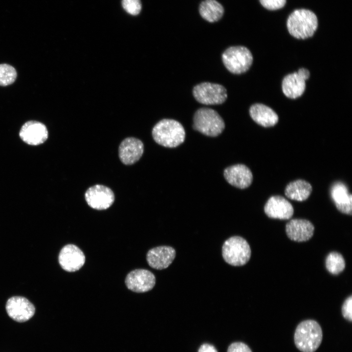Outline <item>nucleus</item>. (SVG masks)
I'll return each mask as SVG.
<instances>
[{"label":"nucleus","mask_w":352,"mask_h":352,"mask_svg":"<svg viewBox=\"0 0 352 352\" xmlns=\"http://www.w3.org/2000/svg\"><path fill=\"white\" fill-rule=\"evenodd\" d=\"M152 135L157 144L165 147L175 148L184 142L185 132L179 122L163 119L154 127Z\"/></svg>","instance_id":"nucleus-1"},{"label":"nucleus","mask_w":352,"mask_h":352,"mask_svg":"<svg viewBox=\"0 0 352 352\" xmlns=\"http://www.w3.org/2000/svg\"><path fill=\"white\" fill-rule=\"evenodd\" d=\"M286 25L291 35L298 39H305L313 36L318 26V20L313 12L297 9L288 17Z\"/></svg>","instance_id":"nucleus-2"},{"label":"nucleus","mask_w":352,"mask_h":352,"mask_svg":"<svg viewBox=\"0 0 352 352\" xmlns=\"http://www.w3.org/2000/svg\"><path fill=\"white\" fill-rule=\"evenodd\" d=\"M323 337L319 324L313 320L301 322L294 333L296 347L302 352H314L319 347Z\"/></svg>","instance_id":"nucleus-3"},{"label":"nucleus","mask_w":352,"mask_h":352,"mask_svg":"<svg viewBox=\"0 0 352 352\" xmlns=\"http://www.w3.org/2000/svg\"><path fill=\"white\" fill-rule=\"evenodd\" d=\"M225 124L220 114L215 110L202 108L195 112L193 118V128L200 133L211 137H216L224 130Z\"/></svg>","instance_id":"nucleus-4"},{"label":"nucleus","mask_w":352,"mask_h":352,"mask_svg":"<svg viewBox=\"0 0 352 352\" xmlns=\"http://www.w3.org/2000/svg\"><path fill=\"white\" fill-rule=\"evenodd\" d=\"M251 249L247 242L240 236L226 240L222 247V255L227 264L235 266L245 264L251 257Z\"/></svg>","instance_id":"nucleus-5"},{"label":"nucleus","mask_w":352,"mask_h":352,"mask_svg":"<svg viewBox=\"0 0 352 352\" xmlns=\"http://www.w3.org/2000/svg\"><path fill=\"white\" fill-rule=\"evenodd\" d=\"M222 60L225 67L230 72L240 74L249 69L253 63V56L246 47L231 46L222 53Z\"/></svg>","instance_id":"nucleus-6"},{"label":"nucleus","mask_w":352,"mask_h":352,"mask_svg":"<svg viewBox=\"0 0 352 352\" xmlns=\"http://www.w3.org/2000/svg\"><path fill=\"white\" fill-rule=\"evenodd\" d=\"M193 96L199 103L207 105H219L227 99L226 88L221 85L210 82H203L194 87Z\"/></svg>","instance_id":"nucleus-7"},{"label":"nucleus","mask_w":352,"mask_h":352,"mask_svg":"<svg viewBox=\"0 0 352 352\" xmlns=\"http://www.w3.org/2000/svg\"><path fill=\"white\" fill-rule=\"evenodd\" d=\"M5 308L8 316L18 322H24L31 318L35 308L27 299L22 296H13L6 302Z\"/></svg>","instance_id":"nucleus-8"},{"label":"nucleus","mask_w":352,"mask_h":352,"mask_svg":"<svg viewBox=\"0 0 352 352\" xmlns=\"http://www.w3.org/2000/svg\"><path fill=\"white\" fill-rule=\"evenodd\" d=\"M309 71L305 68L286 76L282 88L284 94L288 98L296 99L300 97L306 88V80L309 77Z\"/></svg>","instance_id":"nucleus-9"},{"label":"nucleus","mask_w":352,"mask_h":352,"mask_svg":"<svg viewBox=\"0 0 352 352\" xmlns=\"http://www.w3.org/2000/svg\"><path fill=\"white\" fill-rule=\"evenodd\" d=\"M85 196L88 204L92 208L98 210L109 208L114 201L113 191L102 185H95L89 187Z\"/></svg>","instance_id":"nucleus-10"},{"label":"nucleus","mask_w":352,"mask_h":352,"mask_svg":"<svg viewBox=\"0 0 352 352\" xmlns=\"http://www.w3.org/2000/svg\"><path fill=\"white\" fill-rule=\"evenodd\" d=\"M127 288L135 292L143 293L151 290L155 284L154 274L147 269H137L128 274L125 279Z\"/></svg>","instance_id":"nucleus-11"},{"label":"nucleus","mask_w":352,"mask_h":352,"mask_svg":"<svg viewBox=\"0 0 352 352\" xmlns=\"http://www.w3.org/2000/svg\"><path fill=\"white\" fill-rule=\"evenodd\" d=\"M19 136L26 144L37 146L44 143L48 136V130L43 123L37 121H28L21 127Z\"/></svg>","instance_id":"nucleus-12"},{"label":"nucleus","mask_w":352,"mask_h":352,"mask_svg":"<svg viewBox=\"0 0 352 352\" xmlns=\"http://www.w3.org/2000/svg\"><path fill=\"white\" fill-rule=\"evenodd\" d=\"M58 260L60 266L64 270L67 272H74L83 266L85 262V256L77 246L68 244L61 250Z\"/></svg>","instance_id":"nucleus-13"},{"label":"nucleus","mask_w":352,"mask_h":352,"mask_svg":"<svg viewBox=\"0 0 352 352\" xmlns=\"http://www.w3.org/2000/svg\"><path fill=\"white\" fill-rule=\"evenodd\" d=\"M264 211L269 218L280 220L289 219L294 213L291 204L280 196L270 197L264 205Z\"/></svg>","instance_id":"nucleus-14"},{"label":"nucleus","mask_w":352,"mask_h":352,"mask_svg":"<svg viewBox=\"0 0 352 352\" xmlns=\"http://www.w3.org/2000/svg\"><path fill=\"white\" fill-rule=\"evenodd\" d=\"M118 152L121 161L125 165H132L136 162L142 156L144 152V145L137 138L127 137L120 143Z\"/></svg>","instance_id":"nucleus-15"},{"label":"nucleus","mask_w":352,"mask_h":352,"mask_svg":"<svg viewBox=\"0 0 352 352\" xmlns=\"http://www.w3.org/2000/svg\"><path fill=\"white\" fill-rule=\"evenodd\" d=\"M223 175L230 184L239 189L247 188L253 180L251 171L244 164H238L228 167L224 170Z\"/></svg>","instance_id":"nucleus-16"},{"label":"nucleus","mask_w":352,"mask_h":352,"mask_svg":"<svg viewBox=\"0 0 352 352\" xmlns=\"http://www.w3.org/2000/svg\"><path fill=\"white\" fill-rule=\"evenodd\" d=\"M176 257V251L169 246H159L151 249L146 255L148 264L152 268L161 270L167 268Z\"/></svg>","instance_id":"nucleus-17"},{"label":"nucleus","mask_w":352,"mask_h":352,"mask_svg":"<svg viewBox=\"0 0 352 352\" xmlns=\"http://www.w3.org/2000/svg\"><path fill=\"white\" fill-rule=\"evenodd\" d=\"M314 227L309 220L294 219L288 222L286 226L287 237L292 241L302 242L309 240L313 236Z\"/></svg>","instance_id":"nucleus-18"},{"label":"nucleus","mask_w":352,"mask_h":352,"mask_svg":"<svg viewBox=\"0 0 352 352\" xmlns=\"http://www.w3.org/2000/svg\"><path fill=\"white\" fill-rule=\"evenodd\" d=\"M330 195L337 209L340 212L352 215V195L345 184L341 182L334 183L331 187Z\"/></svg>","instance_id":"nucleus-19"},{"label":"nucleus","mask_w":352,"mask_h":352,"mask_svg":"<svg viewBox=\"0 0 352 352\" xmlns=\"http://www.w3.org/2000/svg\"><path fill=\"white\" fill-rule=\"evenodd\" d=\"M249 113L256 123L264 127L274 126L279 119L278 115L273 110L262 104L253 105L250 108Z\"/></svg>","instance_id":"nucleus-20"},{"label":"nucleus","mask_w":352,"mask_h":352,"mask_svg":"<svg viewBox=\"0 0 352 352\" xmlns=\"http://www.w3.org/2000/svg\"><path fill=\"white\" fill-rule=\"evenodd\" d=\"M312 192L309 183L303 179L290 182L286 187L285 194L288 198L298 201L306 200Z\"/></svg>","instance_id":"nucleus-21"},{"label":"nucleus","mask_w":352,"mask_h":352,"mask_svg":"<svg viewBox=\"0 0 352 352\" xmlns=\"http://www.w3.org/2000/svg\"><path fill=\"white\" fill-rule=\"evenodd\" d=\"M201 16L210 22L219 21L224 12L223 6L216 0H205L200 4L199 8Z\"/></svg>","instance_id":"nucleus-22"},{"label":"nucleus","mask_w":352,"mask_h":352,"mask_svg":"<svg viewBox=\"0 0 352 352\" xmlns=\"http://www.w3.org/2000/svg\"><path fill=\"white\" fill-rule=\"evenodd\" d=\"M326 267L328 271L334 275H337L345 267V261L342 255L337 252H331L327 256Z\"/></svg>","instance_id":"nucleus-23"},{"label":"nucleus","mask_w":352,"mask_h":352,"mask_svg":"<svg viewBox=\"0 0 352 352\" xmlns=\"http://www.w3.org/2000/svg\"><path fill=\"white\" fill-rule=\"evenodd\" d=\"M17 73L15 68L7 64H0V86H7L16 79Z\"/></svg>","instance_id":"nucleus-24"},{"label":"nucleus","mask_w":352,"mask_h":352,"mask_svg":"<svg viewBox=\"0 0 352 352\" xmlns=\"http://www.w3.org/2000/svg\"><path fill=\"white\" fill-rule=\"evenodd\" d=\"M122 4L125 11L132 15L138 14L141 9L140 0H122Z\"/></svg>","instance_id":"nucleus-25"},{"label":"nucleus","mask_w":352,"mask_h":352,"mask_svg":"<svg viewBox=\"0 0 352 352\" xmlns=\"http://www.w3.org/2000/svg\"><path fill=\"white\" fill-rule=\"evenodd\" d=\"M261 4L266 9L275 10L284 7L286 0H260Z\"/></svg>","instance_id":"nucleus-26"},{"label":"nucleus","mask_w":352,"mask_h":352,"mask_svg":"<svg viewBox=\"0 0 352 352\" xmlns=\"http://www.w3.org/2000/svg\"><path fill=\"white\" fill-rule=\"evenodd\" d=\"M342 313L343 317L347 320H352V296L348 297L344 301L342 307Z\"/></svg>","instance_id":"nucleus-27"},{"label":"nucleus","mask_w":352,"mask_h":352,"mask_svg":"<svg viewBox=\"0 0 352 352\" xmlns=\"http://www.w3.org/2000/svg\"><path fill=\"white\" fill-rule=\"evenodd\" d=\"M227 352H252V351L245 344L238 342L230 344Z\"/></svg>","instance_id":"nucleus-28"},{"label":"nucleus","mask_w":352,"mask_h":352,"mask_svg":"<svg viewBox=\"0 0 352 352\" xmlns=\"http://www.w3.org/2000/svg\"><path fill=\"white\" fill-rule=\"evenodd\" d=\"M198 352H218V351L214 346L205 343L200 346Z\"/></svg>","instance_id":"nucleus-29"}]
</instances>
